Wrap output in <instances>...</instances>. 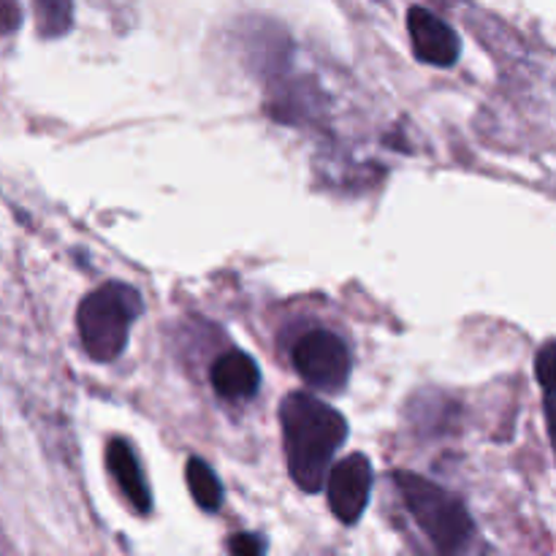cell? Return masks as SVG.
Returning <instances> with one entry per match:
<instances>
[{
	"instance_id": "277c9868",
	"label": "cell",
	"mask_w": 556,
	"mask_h": 556,
	"mask_svg": "<svg viewBox=\"0 0 556 556\" xmlns=\"http://www.w3.org/2000/svg\"><path fill=\"white\" fill-rule=\"evenodd\" d=\"M293 367L299 378L318 391L337 394L351 380V351L329 329H313L293 345Z\"/></svg>"
},
{
	"instance_id": "9c48e42d",
	"label": "cell",
	"mask_w": 556,
	"mask_h": 556,
	"mask_svg": "<svg viewBox=\"0 0 556 556\" xmlns=\"http://www.w3.org/2000/svg\"><path fill=\"white\" fill-rule=\"evenodd\" d=\"M185 478H188V489L193 494L195 505L206 514H215L223 505V486L217 481L215 470L206 465L199 456H190L188 465H185Z\"/></svg>"
},
{
	"instance_id": "7a4b0ae2",
	"label": "cell",
	"mask_w": 556,
	"mask_h": 556,
	"mask_svg": "<svg viewBox=\"0 0 556 556\" xmlns=\"http://www.w3.org/2000/svg\"><path fill=\"white\" fill-rule=\"evenodd\" d=\"M394 483L400 489V500L407 516L427 538L432 554L467 556L472 535H476V525H472V516L465 503L440 483L416 476V472H394Z\"/></svg>"
},
{
	"instance_id": "6da1fadb",
	"label": "cell",
	"mask_w": 556,
	"mask_h": 556,
	"mask_svg": "<svg viewBox=\"0 0 556 556\" xmlns=\"http://www.w3.org/2000/svg\"><path fill=\"white\" fill-rule=\"evenodd\" d=\"M280 424L293 483L307 494L320 492L337 451L348 440V421L318 396L293 391L282 400Z\"/></svg>"
},
{
	"instance_id": "3957f363",
	"label": "cell",
	"mask_w": 556,
	"mask_h": 556,
	"mask_svg": "<svg viewBox=\"0 0 556 556\" xmlns=\"http://www.w3.org/2000/svg\"><path fill=\"white\" fill-rule=\"evenodd\" d=\"M141 309V293L128 282L112 280L87 293L76 309V331L87 356L98 364L114 362L128 345L130 326Z\"/></svg>"
},
{
	"instance_id": "7c38bea8",
	"label": "cell",
	"mask_w": 556,
	"mask_h": 556,
	"mask_svg": "<svg viewBox=\"0 0 556 556\" xmlns=\"http://www.w3.org/2000/svg\"><path fill=\"white\" fill-rule=\"evenodd\" d=\"M269 543L258 532H237L228 538V554L231 556H266Z\"/></svg>"
},
{
	"instance_id": "ba28073f",
	"label": "cell",
	"mask_w": 556,
	"mask_h": 556,
	"mask_svg": "<svg viewBox=\"0 0 556 556\" xmlns=\"http://www.w3.org/2000/svg\"><path fill=\"white\" fill-rule=\"evenodd\" d=\"M212 389L220 400L228 402H244L250 396L258 394L261 386V369L248 353L242 351H228L212 364Z\"/></svg>"
},
{
	"instance_id": "52a82bcc",
	"label": "cell",
	"mask_w": 556,
	"mask_h": 556,
	"mask_svg": "<svg viewBox=\"0 0 556 556\" xmlns=\"http://www.w3.org/2000/svg\"><path fill=\"white\" fill-rule=\"evenodd\" d=\"M106 467H109V472H112L117 489L123 492V497L128 500L130 508L141 516L150 514L152 510L150 486H147V478H144V472H141L139 459H136V451L130 448L128 440H123V438L109 440Z\"/></svg>"
},
{
	"instance_id": "8fae6325",
	"label": "cell",
	"mask_w": 556,
	"mask_h": 556,
	"mask_svg": "<svg viewBox=\"0 0 556 556\" xmlns=\"http://www.w3.org/2000/svg\"><path fill=\"white\" fill-rule=\"evenodd\" d=\"M554 342L548 340L546 345L541 348V353L535 356V372L538 380H541L543 396H546V418H552V375H554Z\"/></svg>"
},
{
	"instance_id": "4fadbf2b",
	"label": "cell",
	"mask_w": 556,
	"mask_h": 556,
	"mask_svg": "<svg viewBox=\"0 0 556 556\" xmlns=\"http://www.w3.org/2000/svg\"><path fill=\"white\" fill-rule=\"evenodd\" d=\"M22 22V9L16 3H9V0H0V33L16 30Z\"/></svg>"
},
{
	"instance_id": "5b68a950",
	"label": "cell",
	"mask_w": 556,
	"mask_h": 556,
	"mask_svg": "<svg viewBox=\"0 0 556 556\" xmlns=\"http://www.w3.org/2000/svg\"><path fill=\"white\" fill-rule=\"evenodd\" d=\"M372 462L364 454H351L331 467L326 478V494L337 521L353 527L362 519L372 494Z\"/></svg>"
},
{
	"instance_id": "8992f818",
	"label": "cell",
	"mask_w": 556,
	"mask_h": 556,
	"mask_svg": "<svg viewBox=\"0 0 556 556\" xmlns=\"http://www.w3.org/2000/svg\"><path fill=\"white\" fill-rule=\"evenodd\" d=\"M407 30H410L413 52L421 63L434 68H451L462 54V41L454 27L440 20L434 11L413 5L407 11Z\"/></svg>"
},
{
	"instance_id": "30bf717a",
	"label": "cell",
	"mask_w": 556,
	"mask_h": 556,
	"mask_svg": "<svg viewBox=\"0 0 556 556\" xmlns=\"http://www.w3.org/2000/svg\"><path fill=\"white\" fill-rule=\"evenodd\" d=\"M36 16L41 36L58 38L65 36L74 25V5L65 0H36Z\"/></svg>"
}]
</instances>
